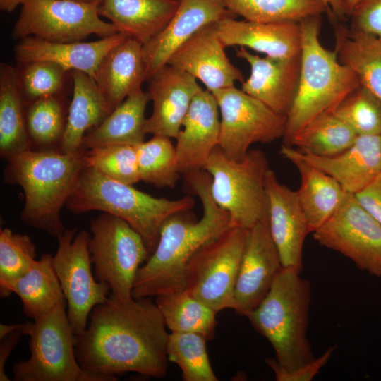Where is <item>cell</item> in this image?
Masks as SVG:
<instances>
[{
  "label": "cell",
  "instance_id": "obj_1",
  "mask_svg": "<svg viewBox=\"0 0 381 381\" xmlns=\"http://www.w3.org/2000/svg\"><path fill=\"white\" fill-rule=\"evenodd\" d=\"M151 298L123 301L109 294L90 315L85 331L75 335L80 365L97 374L137 373L153 378L167 371L169 333Z\"/></svg>",
  "mask_w": 381,
  "mask_h": 381
},
{
  "label": "cell",
  "instance_id": "obj_2",
  "mask_svg": "<svg viewBox=\"0 0 381 381\" xmlns=\"http://www.w3.org/2000/svg\"><path fill=\"white\" fill-rule=\"evenodd\" d=\"M184 176L200 200L202 217L196 220L187 211L174 214L164 221L155 249L138 270L132 290L135 298L185 289L186 267L190 258L230 226L228 213L211 195L210 174L202 169Z\"/></svg>",
  "mask_w": 381,
  "mask_h": 381
},
{
  "label": "cell",
  "instance_id": "obj_3",
  "mask_svg": "<svg viewBox=\"0 0 381 381\" xmlns=\"http://www.w3.org/2000/svg\"><path fill=\"white\" fill-rule=\"evenodd\" d=\"M87 150L66 154L59 150H30L8 159L4 181L20 186L25 204L21 219L58 238L65 231L60 212L81 171L89 166Z\"/></svg>",
  "mask_w": 381,
  "mask_h": 381
},
{
  "label": "cell",
  "instance_id": "obj_4",
  "mask_svg": "<svg viewBox=\"0 0 381 381\" xmlns=\"http://www.w3.org/2000/svg\"><path fill=\"white\" fill-rule=\"evenodd\" d=\"M301 29L300 75L294 100L286 112L283 136L289 146L294 137L310 120L332 112L339 103L361 85L356 74L338 59L335 51L320 43V16L299 22Z\"/></svg>",
  "mask_w": 381,
  "mask_h": 381
},
{
  "label": "cell",
  "instance_id": "obj_5",
  "mask_svg": "<svg viewBox=\"0 0 381 381\" xmlns=\"http://www.w3.org/2000/svg\"><path fill=\"white\" fill-rule=\"evenodd\" d=\"M194 205L190 196L177 200L155 198L88 166L81 171L65 206L75 214L97 210L123 219L140 234L150 255L164 221L174 214L189 211Z\"/></svg>",
  "mask_w": 381,
  "mask_h": 381
},
{
  "label": "cell",
  "instance_id": "obj_6",
  "mask_svg": "<svg viewBox=\"0 0 381 381\" xmlns=\"http://www.w3.org/2000/svg\"><path fill=\"white\" fill-rule=\"evenodd\" d=\"M292 267H282L270 291L246 317L272 346L279 365L291 370L314 359L307 337L310 282Z\"/></svg>",
  "mask_w": 381,
  "mask_h": 381
},
{
  "label": "cell",
  "instance_id": "obj_7",
  "mask_svg": "<svg viewBox=\"0 0 381 381\" xmlns=\"http://www.w3.org/2000/svg\"><path fill=\"white\" fill-rule=\"evenodd\" d=\"M66 299L33 322L23 323L20 332L30 337V356L12 369L15 381H114L116 376L83 369L75 352Z\"/></svg>",
  "mask_w": 381,
  "mask_h": 381
},
{
  "label": "cell",
  "instance_id": "obj_8",
  "mask_svg": "<svg viewBox=\"0 0 381 381\" xmlns=\"http://www.w3.org/2000/svg\"><path fill=\"white\" fill-rule=\"evenodd\" d=\"M269 169L260 150H249L241 161L229 158L219 145L213 150L202 169L210 176L211 195L228 213L230 226L250 230L268 221L265 177Z\"/></svg>",
  "mask_w": 381,
  "mask_h": 381
},
{
  "label": "cell",
  "instance_id": "obj_9",
  "mask_svg": "<svg viewBox=\"0 0 381 381\" xmlns=\"http://www.w3.org/2000/svg\"><path fill=\"white\" fill-rule=\"evenodd\" d=\"M90 232L95 278L119 300H130L138 270L150 257L143 237L123 219L104 212L91 220Z\"/></svg>",
  "mask_w": 381,
  "mask_h": 381
},
{
  "label": "cell",
  "instance_id": "obj_10",
  "mask_svg": "<svg viewBox=\"0 0 381 381\" xmlns=\"http://www.w3.org/2000/svg\"><path fill=\"white\" fill-rule=\"evenodd\" d=\"M230 226L190 258L186 272V289L218 313L234 310V290L248 234Z\"/></svg>",
  "mask_w": 381,
  "mask_h": 381
},
{
  "label": "cell",
  "instance_id": "obj_11",
  "mask_svg": "<svg viewBox=\"0 0 381 381\" xmlns=\"http://www.w3.org/2000/svg\"><path fill=\"white\" fill-rule=\"evenodd\" d=\"M99 1L26 0L22 5L11 36L32 37L52 42L83 41L92 35L100 38L116 33L111 23L100 18Z\"/></svg>",
  "mask_w": 381,
  "mask_h": 381
},
{
  "label": "cell",
  "instance_id": "obj_12",
  "mask_svg": "<svg viewBox=\"0 0 381 381\" xmlns=\"http://www.w3.org/2000/svg\"><path fill=\"white\" fill-rule=\"evenodd\" d=\"M212 93L220 113L219 146L231 159H243L253 143H267L283 138L285 114L274 111L235 86Z\"/></svg>",
  "mask_w": 381,
  "mask_h": 381
},
{
  "label": "cell",
  "instance_id": "obj_13",
  "mask_svg": "<svg viewBox=\"0 0 381 381\" xmlns=\"http://www.w3.org/2000/svg\"><path fill=\"white\" fill-rule=\"evenodd\" d=\"M77 228L65 229L57 238L53 265L67 303V315L75 335L83 333L92 309L106 301L109 286L98 281L92 271L88 248L90 234Z\"/></svg>",
  "mask_w": 381,
  "mask_h": 381
},
{
  "label": "cell",
  "instance_id": "obj_14",
  "mask_svg": "<svg viewBox=\"0 0 381 381\" xmlns=\"http://www.w3.org/2000/svg\"><path fill=\"white\" fill-rule=\"evenodd\" d=\"M313 234L320 245L349 258L360 270L381 277V224L354 194L346 192L337 211Z\"/></svg>",
  "mask_w": 381,
  "mask_h": 381
},
{
  "label": "cell",
  "instance_id": "obj_15",
  "mask_svg": "<svg viewBox=\"0 0 381 381\" xmlns=\"http://www.w3.org/2000/svg\"><path fill=\"white\" fill-rule=\"evenodd\" d=\"M268 221L248 231L234 290V310L247 316L265 297L282 268Z\"/></svg>",
  "mask_w": 381,
  "mask_h": 381
},
{
  "label": "cell",
  "instance_id": "obj_16",
  "mask_svg": "<svg viewBox=\"0 0 381 381\" xmlns=\"http://www.w3.org/2000/svg\"><path fill=\"white\" fill-rule=\"evenodd\" d=\"M268 226L283 267L303 270V248L310 234L297 191L282 184L270 168L265 177Z\"/></svg>",
  "mask_w": 381,
  "mask_h": 381
},
{
  "label": "cell",
  "instance_id": "obj_17",
  "mask_svg": "<svg viewBox=\"0 0 381 381\" xmlns=\"http://www.w3.org/2000/svg\"><path fill=\"white\" fill-rule=\"evenodd\" d=\"M147 82L153 109L146 120V133L176 139L193 98L202 88L195 78L169 64L159 69Z\"/></svg>",
  "mask_w": 381,
  "mask_h": 381
},
{
  "label": "cell",
  "instance_id": "obj_18",
  "mask_svg": "<svg viewBox=\"0 0 381 381\" xmlns=\"http://www.w3.org/2000/svg\"><path fill=\"white\" fill-rule=\"evenodd\" d=\"M283 157L298 158L327 173L344 189L356 194L381 172V135H358L355 142L341 152L322 157L284 145Z\"/></svg>",
  "mask_w": 381,
  "mask_h": 381
},
{
  "label": "cell",
  "instance_id": "obj_19",
  "mask_svg": "<svg viewBox=\"0 0 381 381\" xmlns=\"http://www.w3.org/2000/svg\"><path fill=\"white\" fill-rule=\"evenodd\" d=\"M216 23L198 30L172 54L167 63L200 80L211 92L233 87L236 81H244L241 71L226 54Z\"/></svg>",
  "mask_w": 381,
  "mask_h": 381
},
{
  "label": "cell",
  "instance_id": "obj_20",
  "mask_svg": "<svg viewBox=\"0 0 381 381\" xmlns=\"http://www.w3.org/2000/svg\"><path fill=\"white\" fill-rule=\"evenodd\" d=\"M231 14L221 0H180L167 25L143 45L146 81L167 64L172 54L198 30Z\"/></svg>",
  "mask_w": 381,
  "mask_h": 381
},
{
  "label": "cell",
  "instance_id": "obj_21",
  "mask_svg": "<svg viewBox=\"0 0 381 381\" xmlns=\"http://www.w3.org/2000/svg\"><path fill=\"white\" fill-rule=\"evenodd\" d=\"M220 113L212 92L202 90L193 98L176 138L178 168L181 174L202 170L219 145Z\"/></svg>",
  "mask_w": 381,
  "mask_h": 381
},
{
  "label": "cell",
  "instance_id": "obj_22",
  "mask_svg": "<svg viewBox=\"0 0 381 381\" xmlns=\"http://www.w3.org/2000/svg\"><path fill=\"white\" fill-rule=\"evenodd\" d=\"M236 55L250 67V76L241 83V90L286 115L298 87L301 54L291 58L260 57L241 47Z\"/></svg>",
  "mask_w": 381,
  "mask_h": 381
},
{
  "label": "cell",
  "instance_id": "obj_23",
  "mask_svg": "<svg viewBox=\"0 0 381 381\" xmlns=\"http://www.w3.org/2000/svg\"><path fill=\"white\" fill-rule=\"evenodd\" d=\"M216 28L225 47L240 46L279 58L301 54L299 23H262L227 17L217 22Z\"/></svg>",
  "mask_w": 381,
  "mask_h": 381
},
{
  "label": "cell",
  "instance_id": "obj_24",
  "mask_svg": "<svg viewBox=\"0 0 381 381\" xmlns=\"http://www.w3.org/2000/svg\"><path fill=\"white\" fill-rule=\"evenodd\" d=\"M126 38L120 32L88 42H52L28 37L18 40L13 52L17 63L50 61L68 71H81L94 78L103 57Z\"/></svg>",
  "mask_w": 381,
  "mask_h": 381
},
{
  "label": "cell",
  "instance_id": "obj_25",
  "mask_svg": "<svg viewBox=\"0 0 381 381\" xmlns=\"http://www.w3.org/2000/svg\"><path fill=\"white\" fill-rule=\"evenodd\" d=\"M142 47L128 37L109 50L98 66L93 79L111 112L146 81Z\"/></svg>",
  "mask_w": 381,
  "mask_h": 381
},
{
  "label": "cell",
  "instance_id": "obj_26",
  "mask_svg": "<svg viewBox=\"0 0 381 381\" xmlns=\"http://www.w3.org/2000/svg\"><path fill=\"white\" fill-rule=\"evenodd\" d=\"M180 0H99L100 16L108 19L117 32L142 45L147 44L171 19Z\"/></svg>",
  "mask_w": 381,
  "mask_h": 381
},
{
  "label": "cell",
  "instance_id": "obj_27",
  "mask_svg": "<svg viewBox=\"0 0 381 381\" xmlns=\"http://www.w3.org/2000/svg\"><path fill=\"white\" fill-rule=\"evenodd\" d=\"M150 100L147 92L142 88L128 96L101 123L86 133L81 149L137 145L145 141V109Z\"/></svg>",
  "mask_w": 381,
  "mask_h": 381
},
{
  "label": "cell",
  "instance_id": "obj_28",
  "mask_svg": "<svg viewBox=\"0 0 381 381\" xmlns=\"http://www.w3.org/2000/svg\"><path fill=\"white\" fill-rule=\"evenodd\" d=\"M72 98L59 150L72 154L81 149L86 133L101 123L111 113L95 80L89 75L72 71Z\"/></svg>",
  "mask_w": 381,
  "mask_h": 381
},
{
  "label": "cell",
  "instance_id": "obj_29",
  "mask_svg": "<svg viewBox=\"0 0 381 381\" xmlns=\"http://www.w3.org/2000/svg\"><path fill=\"white\" fill-rule=\"evenodd\" d=\"M339 61L351 69L360 83L381 101V40L330 19Z\"/></svg>",
  "mask_w": 381,
  "mask_h": 381
},
{
  "label": "cell",
  "instance_id": "obj_30",
  "mask_svg": "<svg viewBox=\"0 0 381 381\" xmlns=\"http://www.w3.org/2000/svg\"><path fill=\"white\" fill-rule=\"evenodd\" d=\"M30 150L25 103L16 67L3 62L0 64V155L7 160Z\"/></svg>",
  "mask_w": 381,
  "mask_h": 381
},
{
  "label": "cell",
  "instance_id": "obj_31",
  "mask_svg": "<svg viewBox=\"0 0 381 381\" xmlns=\"http://www.w3.org/2000/svg\"><path fill=\"white\" fill-rule=\"evenodd\" d=\"M292 162L301 176L297 191L310 233L325 223L341 204L346 191L333 177L298 158L286 159Z\"/></svg>",
  "mask_w": 381,
  "mask_h": 381
},
{
  "label": "cell",
  "instance_id": "obj_32",
  "mask_svg": "<svg viewBox=\"0 0 381 381\" xmlns=\"http://www.w3.org/2000/svg\"><path fill=\"white\" fill-rule=\"evenodd\" d=\"M11 293L18 296L24 314L38 320L65 299L53 265V256L45 253L11 286Z\"/></svg>",
  "mask_w": 381,
  "mask_h": 381
},
{
  "label": "cell",
  "instance_id": "obj_33",
  "mask_svg": "<svg viewBox=\"0 0 381 381\" xmlns=\"http://www.w3.org/2000/svg\"><path fill=\"white\" fill-rule=\"evenodd\" d=\"M155 301L171 332H196L207 340L213 338L217 313L186 289L159 295Z\"/></svg>",
  "mask_w": 381,
  "mask_h": 381
},
{
  "label": "cell",
  "instance_id": "obj_34",
  "mask_svg": "<svg viewBox=\"0 0 381 381\" xmlns=\"http://www.w3.org/2000/svg\"><path fill=\"white\" fill-rule=\"evenodd\" d=\"M358 135L332 112L322 113L294 137L289 146L322 157H329L349 147Z\"/></svg>",
  "mask_w": 381,
  "mask_h": 381
},
{
  "label": "cell",
  "instance_id": "obj_35",
  "mask_svg": "<svg viewBox=\"0 0 381 381\" xmlns=\"http://www.w3.org/2000/svg\"><path fill=\"white\" fill-rule=\"evenodd\" d=\"M232 14L244 20L299 23L308 18L328 13L322 0H221Z\"/></svg>",
  "mask_w": 381,
  "mask_h": 381
},
{
  "label": "cell",
  "instance_id": "obj_36",
  "mask_svg": "<svg viewBox=\"0 0 381 381\" xmlns=\"http://www.w3.org/2000/svg\"><path fill=\"white\" fill-rule=\"evenodd\" d=\"M66 95L40 98L25 104L31 145L40 150H59L66 128L69 104Z\"/></svg>",
  "mask_w": 381,
  "mask_h": 381
},
{
  "label": "cell",
  "instance_id": "obj_37",
  "mask_svg": "<svg viewBox=\"0 0 381 381\" xmlns=\"http://www.w3.org/2000/svg\"><path fill=\"white\" fill-rule=\"evenodd\" d=\"M16 67L25 104L45 97L67 95L73 84L71 71L50 61L17 63Z\"/></svg>",
  "mask_w": 381,
  "mask_h": 381
},
{
  "label": "cell",
  "instance_id": "obj_38",
  "mask_svg": "<svg viewBox=\"0 0 381 381\" xmlns=\"http://www.w3.org/2000/svg\"><path fill=\"white\" fill-rule=\"evenodd\" d=\"M137 148L140 180L158 188H174L181 173L171 138L154 135Z\"/></svg>",
  "mask_w": 381,
  "mask_h": 381
},
{
  "label": "cell",
  "instance_id": "obj_39",
  "mask_svg": "<svg viewBox=\"0 0 381 381\" xmlns=\"http://www.w3.org/2000/svg\"><path fill=\"white\" fill-rule=\"evenodd\" d=\"M196 332H171L167 351L169 361L180 368L184 381H217L210 364L206 341Z\"/></svg>",
  "mask_w": 381,
  "mask_h": 381
},
{
  "label": "cell",
  "instance_id": "obj_40",
  "mask_svg": "<svg viewBox=\"0 0 381 381\" xmlns=\"http://www.w3.org/2000/svg\"><path fill=\"white\" fill-rule=\"evenodd\" d=\"M36 247L28 234L13 232L10 229L0 231V296L8 298L11 286L33 265Z\"/></svg>",
  "mask_w": 381,
  "mask_h": 381
},
{
  "label": "cell",
  "instance_id": "obj_41",
  "mask_svg": "<svg viewBox=\"0 0 381 381\" xmlns=\"http://www.w3.org/2000/svg\"><path fill=\"white\" fill-rule=\"evenodd\" d=\"M332 113L358 135H381V101L361 85L349 93Z\"/></svg>",
  "mask_w": 381,
  "mask_h": 381
},
{
  "label": "cell",
  "instance_id": "obj_42",
  "mask_svg": "<svg viewBox=\"0 0 381 381\" xmlns=\"http://www.w3.org/2000/svg\"><path fill=\"white\" fill-rule=\"evenodd\" d=\"M137 145H114L87 150L89 166L105 176L133 185L140 181Z\"/></svg>",
  "mask_w": 381,
  "mask_h": 381
},
{
  "label": "cell",
  "instance_id": "obj_43",
  "mask_svg": "<svg viewBox=\"0 0 381 381\" xmlns=\"http://www.w3.org/2000/svg\"><path fill=\"white\" fill-rule=\"evenodd\" d=\"M336 348V344L331 346L320 356L291 370L286 369L274 358H267L265 362L274 372L277 381H310L329 361Z\"/></svg>",
  "mask_w": 381,
  "mask_h": 381
},
{
  "label": "cell",
  "instance_id": "obj_44",
  "mask_svg": "<svg viewBox=\"0 0 381 381\" xmlns=\"http://www.w3.org/2000/svg\"><path fill=\"white\" fill-rule=\"evenodd\" d=\"M351 30L381 40V0H361L350 14Z\"/></svg>",
  "mask_w": 381,
  "mask_h": 381
},
{
  "label": "cell",
  "instance_id": "obj_45",
  "mask_svg": "<svg viewBox=\"0 0 381 381\" xmlns=\"http://www.w3.org/2000/svg\"><path fill=\"white\" fill-rule=\"evenodd\" d=\"M355 196L363 208L381 224V172Z\"/></svg>",
  "mask_w": 381,
  "mask_h": 381
},
{
  "label": "cell",
  "instance_id": "obj_46",
  "mask_svg": "<svg viewBox=\"0 0 381 381\" xmlns=\"http://www.w3.org/2000/svg\"><path fill=\"white\" fill-rule=\"evenodd\" d=\"M22 334L19 330H16L0 339V381L11 380L6 374L5 365L9 355L17 345Z\"/></svg>",
  "mask_w": 381,
  "mask_h": 381
},
{
  "label": "cell",
  "instance_id": "obj_47",
  "mask_svg": "<svg viewBox=\"0 0 381 381\" xmlns=\"http://www.w3.org/2000/svg\"><path fill=\"white\" fill-rule=\"evenodd\" d=\"M328 9V16L343 18L346 15L344 0H322Z\"/></svg>",
  "mask_w": 381,
  "mask_h": 381
},
{
  "label": "cell",
  "instance_id": "obj_48",
  "mask_svg": "<svg viewBox=\"0 0 381 381\" xmlns=\"http://www.w3.org/2000/svg\"><path fill=\"white\" fill-rule=\"evenodd\" d=\"M26 0H0V9L11 13L18 6H21Z\"/></svg>",
  "mask_w": 381,
  "mask_h": 381
},
{
  "label": "cell",
  "instance_id": "obj_49",
  "mask_svg": "<svg viewBox=\"0 0 381 381\" xmlns=\"http://www.w3.org/2000/svg\"><path fill=\"white\" fill-rule=\"evenodd\" d=\"M23 323H18L15 325H0V339L5 337L11 332L16 330H20Z\"/></svg>",
  "mask_w": 381,
  "mask_h": 381
},
{
  "label": "cell",
  "instance_id": "obj_50",
  "mask_svg": "<svg viewBox=\"0 0 381 381\" xmlns=\"http://www.w3.org/2000/svg\"><path fill=\"white\" fill-rule=\"evenodd\" d=\"M361 0H344V6L346 15H350L356 6Z\"/></svg>",
  "mask_w": 381,
  "mask_h": 381
},
{
  "label": "cell",
  "instance_id": "obj_51",
  "mask_svg": "<svg viewBox=\"0 0 381 381\" xmlns=\"http://www.w3.org/2000/svg\"><path fill=\"white\" fill-rule=\"evenodd\" d=\"M75 1H81V2H94V1H98L99 0H75Z\"/></svg>",
  "mask_w": 381,
  "mask_h": 381
}]
</instances>
